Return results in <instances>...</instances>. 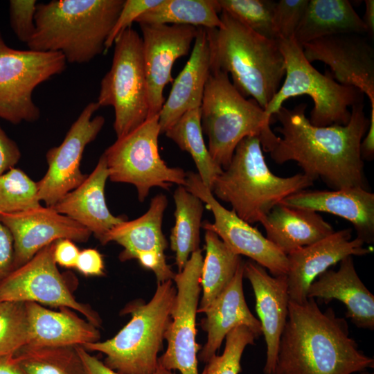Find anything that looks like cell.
<instances>
[{
  "instance_id": "1",
  "label": "cell",
  "mask_w": 374,
  "mask_h": 374,
  "mask_svg": "<svg viewBox=\"0 0 374 374\" xmlns=\"http://www.w3.org/2000/svg\"><path fill=\"white\" fill-rule=\"evenodd\" d=\"M307 105L292 109L282 106L274 114L279 133L269 151L278 164L295 161L303 173L314 181L321 179L332 190L348 187L366 188L361 142L370 124L364 102L351 107L350 118L345 125L318 127L305 116Z\"/></svg>"
},
{
  "instance_id": "2",
  "label": "cell",
  "mask_w": 374,
  "mask_h": 374,
  "mask_svg": "<svg viewBox=\"0 0 374 374\" xmlns=\"http://www.w3.org/2000/svg\"><path fill=\"white\" fill-rule=\"evenodd\" d=\"M274 374H354L374 367V359L350 336L346 319L316 300L290 301Z\"/></svg>"
},
{
  "instance_id": "3",
  "label": "cell",
  "mask_w": 374,
  "mask_h": 374,
  "mask_svg": "<svg viewBox=\"0 0 374 374\" xmlns=\"http://www.w3.org/2000/svg\"><path fill=\"white\" fill-rule=\"evenodd\" d=\"M220 17L221 27L205 28L211 71L231 74L239 93L265 109L285 74L278 42L258 35L225 11Z\"/></svg>"
},
{
  "instance_id": "4",
  "label": "cell",
  "mask_w": 374,
  "mask_h": 374,
  "mask_svg": "<svg viewBox=\"0 0 374 374\" xmlns=\"http://www.w3.org/2000/svg\"><path fill=\"white\" fill-rule=\"evenodd\" d=\"M125 0H52L37 3L29 50L62 53L71 64L105 53L106 40Z\"/></svg>"
},
{
  "instance_id": "5",
  "label": "cell",
  "mask_w": 374,
  "mask_h": 374,
  "mask_svg": "<svg viewBox=\"0 0 374 374\" xmlns=\"http://www.w3.org/2000/svg\"><path fill=\"white\" fill-rule=\"evenodd\" d=\"M314 180L302 173L282 177L269 168L260 139H243L231 162L217 177L211 191L229 204L235 214L251 224L262 219L287 197L306 190Z\"/></svg>"
},
{
  "instance_id": "6",
  "label": "cell",
  "mask_w": 374,
  "mask_h": 374,
  "mask_svg": "<svg viewBox=\"0 0 374 374\" xmlns=\"http://www.w3.org/2000/svg\"><path fill=\"white\" fill-rule=\"evenodd\" d=\"M201 125L208 150L222 170L227 168L238 143L245 137L260 139L262 151L269 152L278 136L269 118L253 99L243 97L229 75L211 71L200 107Z\"/></svg>"
},
{
  "instance_id": "7",
  "label": "cell",
  "mask_w": 374,
  "mask_h": 374,
  "mask_svg": "<svg viewBox=\"0 0 374 374\" xmlns=\"http://www.w3.org/2000/svg\"><path fill=\"white\" fill-rule=\"evenodd\" d=\"M177 294L172 280L157 283L152 299L147 303L135 301L123 311L131 314L130 321L112 338L89 343V352L105 355L103 362L120 374H154L159 365L165 332L171 321Z\"/></svg>"
},
{
  "instance_id": "8",
  "label": "cell",
  "mask_w": 374,
  "mask_h": 374,
  "mask_svg": "<svg viewBox=\"0 0 374 374\" xmlns=\"http://www.w3.org/2000/svg\"><path fill=\"white\" fill-rule=\"evenodd\" d=\"M277 42L284 58L285 78L264 109L266 115L271 118L290 98L308 95L314 103L308 118L312 125H346L351 115L349 107L364 102V93L356 87L338 83L329 71L321 73L306 60L301 46L294 38Z\"/></svg>"
},
{
  "instance_id": "9",
  "label": "cell",
  "mask_w": 374,
  "mask_h": 374,
  "mask_svg": "<svg viewBox=\"0 0 374 374\" xmlns=\"http://www.w3.org/2000/svg\"><path fill=\"white\" fill-rule=\"evenodd\" d=\"M112 66L100 82L97 103L114 110L117 138L141 125L149 115L141 36L132 27L116 39Z\"/></svg>"
},
{
  "instance_id": "10",
  "label": "cell",
  "mask_w": 374,
  "mask_h": 374,
  "mask_svg": "<svg viewBox=\"0 0 374 374\" xmlns=\"http://www.w3.org/2000/svg\"><path fill=\"white\" fill-rule=\"evenodd\" d=\"M160 134L157 114L117 138L103 153L110 181L134 185L141 202L153 187L168 189L173 184L186 185V172L180 168L169 167L161 157Z\"/></svg>"
},
{
  "instance_id": "11",
  "label": "cell",
  "mask_w": 374,
  "mask_h": 374,
  "mask_svg": "<svg viewBox=\"0 0 374 374\" xmlns=\"http://www.w3.org/2000/svg\"><path fill=\"white\" fill-rule=\"evenodd\" d=\"M66 67L62 53L12 48L0 31V118L13 125L37 121L41 112L33 99L35 89Z\"/></svg>"
},
{
  "instance_id": "12",
  "label": "cell",
  "mask_w": 374,
  "mask_h": 374,
  "mask_svg": "<svg viewBox=\"0 0 374 374\" xmlns=\"http://www.w3.org/2000/svg\"><path fill=\"white\" fill-rule=\"evenodd\" d=\"M203 259L201 249L194 251L173 278L177 294L171 321L164 335L167 348L159 357V364L167 370L179 371V374H199L197 353L200 348L195 337Z\"/></svg>"
},
{
  "instance_id": "13",
  "label": "cell",
  "mask_w": 374,
  "mask_h": 374,
  "mask_svg": "<svg viewBox=\"0 0 374 374\" xmlns=\"http://www.w3.org/2000/svg\"><path fill=\"white\" fill-rule=\"evenodd\" d=\"M54 245L55 242L42 249L0 282V302H33L66 308L82 314L96 327L100 326L98 314L75 299L59 271L53 257Z\"/></svg>"
},
{
  "instance_id": "14",
  "label": "cell",
  "mask_w": 374,
  "mask_h": 374,
  "mask_svg": "<svg viewBox=\"0 0 374 374\" xmlns=\"http://www.w3.org/2000/svg\"><path fill=\"white\" fill-rule=\"evenodd\" d=\"M185 187L205 203L213 213L214 222H204L202 224L203 229L215 233L233 253L249 258L272 276L287 274V256L256 227L240 218L233 210L224 207L197 173L186 172Z\"/></svg>"
},
{
  "instance_id": "15",
  "label": "cell",
  "mask_w": 374,
  "mask_h": 374,
  "mask_svg": "<svg viewBox=\"0 0 374 374\" xmlns=\"http://www.w3.org/2000/svg\"><path fill=\"white\" fill-rule=\"evenodd\" d=\"M100 107L88 103L69 129L62 142L50 148L46 159L48 169L37 182L40 202L53 206L63 196L80 186L87 175L81 172L80 162L86 146L98 135L104 126L103 116H93Z\"/></svg>"
},
{
  "instance_id": "16",
  "label": "cell",
  "mask_w": 374,
  "mask_h": 374,
  "mask_svg": "<svg viewBox=\"0 0 374 374\" xmlns=\"http://www.w3.org/2000/svg\"><path fill=\"white\" fill-rule=\"evenodd\" d=\"M301 46L310 63H325L338 83L365 93L371 103V113H374V49L363 34H335Z\"/></svg>"
},
{
  "instance_id": "17",
  "label": "cell",
  "mask_w": 374,
  "mask_h": 374,
  "mask_svg": "<svg viewBox=\"0 0 374 374\" xmlns=\"http://www.w3.org/2000/svg\"><path fill=\"white\" fill-rule=\"evenodd\" d=\"M148 84V118L159 114L165 102L163 89L173 82L175 61L188 54L198 28L177 24H139Z\"/></svg>"
},
{
  "instance_id": "18",
  "label": "cell",
  "mask_w": 374,
  "mask_h": 374,
  "mask_svg": "<svg viewBox=\"0 0 374 374\" xmlns=\"http://www.w3.org/2000/svg\"><path fill=\"white\" fill-rule=\"evenodd\" d=\"M1 222L13 239L12 271L30 260L39 251L60 239L86 242L91 233L69 217L50 206L0 215Z\"/></svg>"
},
{
  "instance_id": "19",
  "label": "cell",
  "mask_w": 374,
  "mask_h": 374,
  "mask_svg": "<svg viewBox=\"0 0 374 374\" xmlns=\"http://www.w3.org/2000/svg\"><path fill=\"white\" fill-rule=\"evenodd\" d=\"M357 238H352V229L334 231L313 244L287 255L286 275L290 299L296 303L308 300V290L312 283L331 266L348 256L370 253V248Z\"/></svg>"
},
{
  "instance_id": "20",
  "label": "cell",
  "mask_w": 374,
  "mask_h": 374,
  "mask_svg": "<svg viewBox=\"0 0 374 374\" xmlns=\"http://www.w3.org/2000/svg\"><path fill=\"white\" fill-rule=\"evenodd\" d=\"M244 277L251 283L256 310L266 344L264 374H274L280 336L287 322L290 296L286 275H270L252 260L244 262Z\"/></svg>"
},
{
  "instance_id": "21",
  "label": "cell",
  "mask_w": 374,
  "mask_h": 374,
  "mask_svg": "<svg viewBox=\"0 0 374 374\" xmlns=\"http://www.w3.org/2000/svg\"><path fill=\"white\" fill-rule=\"evenodd\" d=\"M282 204L296 208L325 212L350 222L357 238L364 244L374 242V194L362 187L336 190H303Z\"/></svg>"
},
{
  "instance_id": "22",
  "label": "cell",
  "mask_w": 374,
  "mask_h": 374,
  "mask_svg": "<svg viewBox=\"0 0 374 374\" xmlns=\"http://www.w3.org/2000/svg\"><path fill=\"white\" fill-rule=\"evenodd\" d=\"M244 262L240 265L229 285L204 312L201 327L207 334L206 341L197 359L206 363L216 355L226 335L239 326L250 329L257 339L262 335L259 320L251 313L243 291Z\"/></svg>"
},
{
  "instance_id": "23",
  "label": "cell",
  "mask_w": 374,
  "mask_h": 374,
  "mask_svg": "<svg viewBox=\"0 0 374 374\" xmlns=\"http://www.w3.org/2000/svg\"><path fill=\"white\" fill-rule=\"evenodd\" d=\"M308 298L326 303L336 299L346 308V317L357 328L373 330L374 296L356 271L353 256L339 262L337 270L328 269L310 285Z\"/></svg>"
},
{
  "instance_id": "24",
  "label": "cell",
  "mask_w": 374,
  "mask_h": 374,
  "mask_svg": "<svg viewBox=\"0 0 374 374\" xmlns=\"http://www.w3.org/2000/svg\"><path fill=\"white\" fill-rule=\"evenodd\" d=\"M108 178L106 160L102 154L83 182L51 206L87 228L100 242L113 227L125 220L114 216L107 206L105 188Z\"/></svg>"
},
{
  "instance_id": "25",
  "label": "cell",
  "mask_w": 374,
  "mask_h": 374,
  "mask_svg": "<svg viewBox=\"0 0 374 374\" xmlns=\"http://www.w3.org/2000/svg\"><path fill=\"white\" fill-rule=\"evenodd\" d=\"M211 72V54L206 32L198 27L190 56L175 80L159 116L164 134L188 111L200 108Z\"/></svg>"
},
{
  "instance_id": "26",
  "label": "cell",
  "mask_w": 374,
  "mask_h": 374,
  "mask_svg": "<svg viewBox=\"0 0 374 374\" xmlns=\"http://www.w3.org/2000/svg\"><path fill=\"white\" fill-rule=\"evenodd\" d=\"M28 326V344L34 346H83L100 339L97 327L66 308L55 311L25 303Z\"/></svg>"
},
{
  "instance_id": "27",
  "label": "cell",
  "mask_w": 374,
  "mask_h": 374,
  "mask_svg": "<svg viewBox=\"0 0 374 374\" xmlns=\"http://www.w3.org/2000/svg\"><path fill=\"white\" fill-rule=\"evenodd\" d=\"M260 223L266 238L286 256L332 234L335 230L317 212L276 205Z\"/></svg>"
},
{
  "instance_id": "28",
  "label": "cell",
  "mask_w": 374,
  "mask_h": 374,
  "mask_svg": "<svg viewBox=\"0 0 374 374\" xmlns=\"http://www.w3.org/2000/svg\"><path fill=\"white\" fill-rule=\"evenodd\" d=\"M168 205L166 195L158 194L151 199L148 210L133 220H124L108 231L100 243L115 242L123 247L121 261L138 259L148 254L165 256L168 243L163 233L162 222Z\"/></svg>"
},
{
  "instance_id": "29",
  "label": "cell",
  "mask_w": 374,
  "mask_h": 374,
  "mask_svg": "<svg viewBox=\"0 0 374 374\" xmlns=\"http://www.w3.org/2000/svg\"><path fill=\"white\" fill-rule=\"evenodd\" d=\"M366 33L362 18L348 0H309L294 39L300 44L340 33Z\"/></svg>"
},
{
  "instance_id": "30",
  "label": "cell",
  "mask_w": 374,
  "mask_h": 374,
  "mask_svg": "<svg viewBox=\"0 0 374 374\" xmlns=\"http://www.w3.org/2000/svg\"><path fill=\"white\" fill-rule=\"evenodd\" d=\"M175 204V224L170 235L175 263L181 271L190 255L199 249L203 202L185 186H178L173 194Z\"/></svg>"
},
{
  "instance_id": "31",
  "label": "cell",
  "mask_w": 374,
  "mask_h": 374,
  "mask_svg": "<svg viewBox=\"0 0 374 374\" xmlns=\"http://www.w3.org/2000/svg\"><path fill=\"white\" fill-rule=\"evenodd\" d=\"M205 242L206 256L200 280L202 296L197 313H204L229 285L243 261L213 231H206Z\"/></svg>"
},
{
  "instance_id": "32",
  "label": "cell",
  "mask_w": 374,
  "mask_h": 374,
  "mask_svg": "<svg viewBox=\"0 0 374 374\" xmlns=\"http://www.w3.org/2000/svg\"><path fill=\"white\" fill-rule=\"evenodd\" d=\"M220 12L217 0H162L141 15L135 22L217 28L222 24L218 15Z\"/></svg>"
},
{
  "instance_id": "33",
  "label": "cell",
  "mask_w": 374,
  "mask_h": 374,
  "mask_svg": "<svg viewBox=\"0 0 374 374\" xmlns=\"http://www.w3.org/2000/svg\"><path fill=\"white\" fill-rule=\"evenodd\" d=\"M165 134L181 150L190 154L202 183L211 190L214 181L223 170L214 161L205 144L200 108L186 112Z\"/></svg>"
},
{
  "instance_id": "34",
  "label": "cell",
  "mask_w": 374,
  "mask_h": 374,
  "mask_svg": "<svg viewBox=\"0 0 374 374\" xmlns=\"http://www.w3.org/2000/svg\"><path fill=\"white\" fill-rule=\"evenodd\" d=\"M14 357L24 374H87L76 346L26 345Z\"/></svg>"
},
{
  "instance_id": "35",
  "label": "cell",
  "mask_w": 374,
  "mask_h": 374,
  "mask_svg": "<svg viewBox=\"0 0 374 374\" xmlns=\"http://www.w3.org/2000/svg\"><path fill=\"white\" fill-rule=\"evenodd\" d=\"M41 206L37 182L21 169L12 168L0 175V215Z\"/></svg>"
},
{
  "instance_id": "36",
  "label": "cell",
  "mask_w": 374,
  "mask_h": 374,
  "mask_svg": "<svg viewBox=\"0 0 374 374\" xmlns=\"http://www.w3.org/2000/svg\"><path fill=\"white\" fill-rule=\"evenodd\" d=\"M225 11L258 35L278 40L274 26L276 2L271 0H217Z\"/></svg>"
},
{
  "instance_id": "37",
  "label": "cell",
  "mask_w": 374,
  "mask_h": 374,
  "mask_svg": "<svg viewBox=\"0 0 374 374\" xmlns=\"http://www.w3.org/2000/svg\"><path fill=\"white\" fill-rule=\"evenodd\" d=\"M28 340L25 303L0 302V357L14 355Z\"/></svg>"
},
{
  "instance_id": "38",
  "label": "cell",
  "mask_w": 374,
  "mask_h": 374,
  "mask_svg": "<svg viewBox=\"0 0 374 374\" xmlns=\"http://www.w3.org/2000/svg\"><path fill=\"white\" fill-rule=\"evenodd\" d=\"M256 339V335L247 327L233 329L225 337L222 354L213 355L199 374H239L242 353L247 346L255 344Z\"/></svg>"
},
{
  "instance_id": "39",
  "label": "cell",
  "mask_w": 374,
  "mask_h": 374,
  "mask_svg": "<svg viewBox=\"0 0 374 374\" xmlns=\"http://www.w3.org/2000/svg\"><path fill=\"white\" fill-rule=\"evenodd\" d=\"M309 0H280L276 2L274 26L278 39H294Z\"/></svg>"
},
{
  "instance_id": "40",
  "label": "cell",
  "mask_w": 374,
  "mask_h": 374,
  "mask_svg": "<svg viewBox=\"0 0 374 374\" xmlns=\"http://www.w3.org/2000/svg\"><path fill=\"white\" fill-rule=\"evenodd\" d=\"M37 1L35 0H10L9 17L10 27L17 39L28 44L35 30V16Z\"/></svg>"
},
{
  "instance_id": "41",
  "label": "cell",
  "mask_w": 374,
  "mask_h": 374,
  "mask_svg": "<svg viewBox=\"0 0 374 374\" xmlns=\"http://www.w3.org/2000/svg\"><path fill=\"white\" fill-rule=\"evenodd\" d=\"M162 0H125L115 24L106 40L105 53L113 45L118 36L145 11L158 6Z\"/></svg>"
},
{
  "instance_id": "42",
  "label": "cell",
  "mask_w": 374,
  "mask_h": 374,
  "mask_svg": "<svg viewBox=\"0 0 374 374\" xmlns=\"http://www.w3.org/2000/svg\"><path fill=\"white\" fill-rule=\"evenodd\" d=\"M75 267L79 272L87 276H101L105 274L103 256L95 249L80 251Z\"/></svg>"
},
{
  "instance_id": "43",
  "label": "cell",
  "mask_w": 374,
  "mask_h": 374,
  "mask_svg": "<svg viewBox=\"0 0 374 374\" xmlns=\"http://www.w3.org/2000/svg\"><path fill=\"white\" fill-rule=\"evenodd\" d=\"M14 245L11 233L0 220V282L13 269Z\"/></svg>"
},
{
  "instance_id": "44",
  "label": "cell",
  "mask_w": 374,
  "mask_h": 374,
  "mask_svg": "<svg viewBox=\"0 0 374 374\" xmlns=\"http://www.w3.org/2000/svg\"><path fill=\"white\" fill-rule=\"evenodd\" d=\"M20 158L19 146L0 126V175L14 168Z\"/></svg>"
},
{
  "instance_id": "45",
  "label": "cell",
  "mask_w": 374,
  "mask_h": 374,
  "mask_svg": "<svg viewBox=\"0 0 374 374\" xmlns=\"http://www.w3.org/2000/svg\"><path fill=\"white\" fill-rule=\"evenodd\" d=\"M78 353L84 364L87 374H120L108 368L97 357L91 355L89 351L82 346H76ZM154 374H177L172 371L163 368L159 364Z\"/></svg>"
},
{
  "instance_id": "46",
  "label": "cell",
  "mask_w": 374,
  "mask_h": 374,
  "mask_svg": "<svg viewBox=\"0 0 374 374\" xmlns=\"http://www.w3.org/2000/svg\"><path fill=\"white\" fill-rule=\"evenodd\" d=\"M79 253L78 247L69 239L55 242L53 257L57 265L66 268L75 267Z\"/></svg>"
},
{
  "instance_id": "47",
  "label": "cell",
  "mask_w": 374,
  "mask_h": 374,
  "mask_svg": "<svg viewBox=\"0 0 374 374\" xmlns=\"http://www.w3.org/2000/svg\"><path fill=\"white\" fill-rule=\"evenodd\" d=\"M369 120V127L360 145L362 158L367 161H371L374 158V119Z\"/></svg>"
},
{
  "instance_id": "48",
  "label": "cell",
  "mask_w": 374,
  "mask_h": 374,
  "mask_svg": "<svg viewBox=\"0 0 374 374\" xmlns=\"http://www.w3.org/2000/svg\"><path fill=\"white\" fill-rule=\"evenodd\" d=\"M0 374H24L14 355L0 357Z\"/></svg>"
},
{
  "instance_id": "49",
  "label": "cell",
  "mask_w": 374,
  "mask_h": 374,
  "mask_svg": "<svg viewBox=\"0 0 374 374\" xmlns=\"http://www.w3.org/2000/svg\"><path fill=\"white\" fill-rule=\"evenodd\" d=\"M365 6V13L362 19L366 28V33L373 36L374 33V1L366 0Z\"/></svg>"
},
{
  "instance_id": "50",
  "label": "cell",
  "mask_w": 374,
  "mask_h": 374,
  "mask_svg": "<svg viewBox=\"0 0 374 374\" xmlns=\"http://www.w3.org/2000/svg\"><path fill=\"white\" fill-rule=\"evenodd\" d=\"M354 374H374L373 373H369L366 371H362V372H360V373H354Z\"/></svg>"
}]
</instances>
